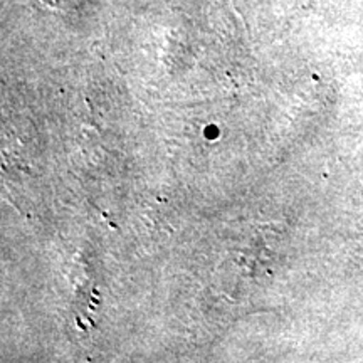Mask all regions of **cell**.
I'll return each instance as SVG.
<instances>
[]
</instances>
